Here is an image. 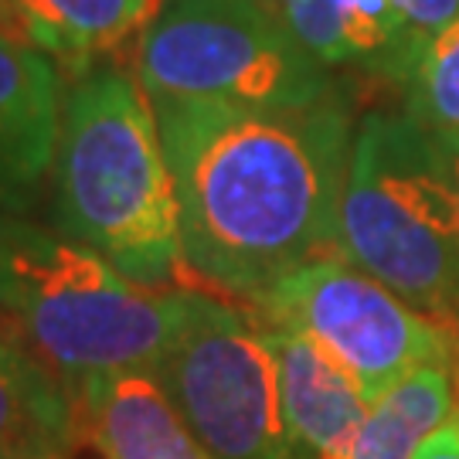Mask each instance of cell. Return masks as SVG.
Returning <instances> with one entry per match:
<instances>
[{"label":"cell","instance_id":"cell-7","mask_svg":"<svg viewBox=\"0 0 459 459\" xmlns=\"http://www.w3.org/2000/svg\"><path fill=\"white\" fill-rule=\"evenodd\" d=\"M248 310L263 327L296 330L324 347L358 377L368 402L381 398L398 377L426 364L456 368L459 381L456 333L411 310L385 282L341 255L293 269L255 303H248Z\"/></svg>","mask_w":459,"mask_h":459},{"label":"cell","instance_id":"cell-14","mask_svg":"<svg viewBox=\"0 0 459 459\" xmlns=\"http://www.w3.org/2000/svg\"><path fill=\"white\" fill-rule=\"evenodd\" d=\"M34 48L89 58L143 34L160 0H11Z\"/></svg>","mask_w":459,"mask_h":459},{"label":"cell","instance_id":"cell-1","mask_svg":"<svg viewBox=\"0 0 459 459\" xmlns=\"http://www.w3.org/2000/svg\"><path fill=\"white\" fill-rule=\"evenodd\" d=\"M164 143L187 273L255 303L293 269L341 255L351 119L330 96L303 109L150 99Z\"/></svg>","mask_w":459,"mask_h":459},{"label":"cell","instance_id":"cell-18","mask_svg":"<svg viewBox=\"0 0 459 459\" xmlns=\"http://www.w3.org/2000/svg\"><path fill=\"white\" fill-rule=\"evenodd\" d=\"M0 38H14V41H28L24 28H21V17H17L14 4L11 0H0Z\"/></svg>","mask_w":459,"mask_h":459},{"label":"cell","instance_id":"cell-16","mask_svg":"<svg viewBox=\"0 0 459 459\" xmlns=\"http://www.w3.org/2000/svg\"><path fill=\"white\" fill-rule=\"evenodd\" d=\"M415 38L443 31L459 21V0H388Z\"/></svg>","mask_w":459,"mask_h":459},{"label":"cell","instance_id":"cell-6","mask_svg":"<svg viewBox=\"0 0 459 459\" xmlns=\"http://www.w3.org/2000/svg\"><path fill=\"white\" fill-rule=\"evenodd\" d=\"M235 303L195 286L150 375L214 459H293L276 351L259 316Z\"/></svg>","mask_w":459,"mask_h":459},{"label":"cell","instance_id":"cell-4","mask_svg":"<svg viewBox=\"0 0 459 459\" xmlns=\"http://www.w3.org/2000/svg\"><path fill=\"white\" fill-rule=\"evenodd\" d=\"M341 259L459 337L453 147L409 113H368L341 195Z\"/></svg>","mask_w":459,"mask_h":459},{"label":"cell","instance_id":"cell-10","mask_svg":"<svg viewBox=\"0 0 459 459\" xmlns=\"http://www.w3.org/2000/svg\"><path fill=\"white\" fill-rule=\"evenodd\" d=\"M279 364L282 422L293 459H337L371 409L358 377L296 330L265 327Z\"/></svg>","mask_w":459,"mask_h":459},{"label":"cell","instance_id":"cell-20","mask_svg":"<svg viewBox=\"0 0 459 459\" xmlns=\"http://www.w3.org/2000/svg\"><path fill=\"white\" fill-rule=\"evenodd\" d=\"M55 459H65V456H55Z\"/></svg>","mask_w":459,"mask_h":459},{"label":"cell","instance_id":"cell-3","mask_svg":"<svg viewBox=\"0 0 459 459\" xmlns=\"http://www.w3.org/2000/svg\"><path fill=\"white\" fill-rule=\"evenodd\" d=\"M191 290H147L68 235L0 221V333L68 398L89 377L150 371L178 337Z\"/></svg>","mask_w":459,"mask_h":459},{"label":"cell","instance_id":"cell-15","mask_svg":"<svg viewBox=\"0 0 459 459\" xmlns=\"http://www.w3.org/2000/svg\"><path fill=\"white\" fill-rule=\"evenodd\" d=\"M398 82L409 96L405 113L446 143H459V21L411 45Z\"/></svg>","mask_w":459,"mask_h":459},{"label":"cell","instance_id":"cell-2","mask_svg":"<svg viewBox=\"0 0 459 459\" xmlns=\"http://www.w3.org/2000/svg\"><path fill=\"white\" fill-rule=\"evenodd\" d=\"M51 170L72 242L147 290H170L187 273L153 102L126 72L92 65L68 85Z\"/></svg>","mask_w":459,"mask_h":459},{"label":"cell","instance_id":"cell-5","mask_svg":"<svg viewBox=\"0 0 459 459\" xmlns=\"http://www.w3.org/2000/svg\"><path fill=\"white\" fill-rule=\"evenodd\" d=\"M136 72L150 99L303 109L333 96L327 68L273 0H160L140 34Z\"/></svg>","mask_w":459,"mask_h":459},{"label":"cell","instance_id":"cell-8","mask_svg":"<svg viewBox=\"0 0 459 459\" xmlns=\"http://www.w3.org/2000/svg\"><path fill=\"white\" fill-rule=\"evenodd\" d=\"M62 75L48 51L0 38V221L38 195L62 133Z\"/></svg>","mask_w":459,"mask_h":459},{"label":"cell","instance_id":"cell-11","mask_svg":"<svg viewBox=\"0 0 459 459\" xmlns=\"http://www.w3.org/2000/svg\"><path fill=\"white\" fill-rule=\"evenodd\" d=\"M273 7L324 68L364 65L402 79L419 41L388 0H273Z\"/></svg>","mask_w":459,"mask_h":459},{"label":"cell","instance_id":"cell-9","mask_svg":"<svg viewBox=\"0 0 459 459\" xmlns=\"http://www.w3.org/2000/svg\"><path fill=\"white\" fill-rule=\"evenodd\" d=\"M75 436L102 459H214L150 371L89 377L72 394Z\"/></svg>","mask_w":459,"mask_h":459},{"label":"cell","instance_id":"cell-19","mask_svg":"<svg viewBox=\"0 0 459 459\" xmlns=\"http://www.w3.org/2000/svg\"><path fill=\"white\" fill-rule=\"evenodd\" d=\"M453 147V160H456V178H459V143H449Z\"/></svg>","mask_w":459,"mask_h":459},{"label":"cell","instance_id":"cell-13","mask_svg":"<svg viewBox=\"0 0 459 459\" xmlns=\"http://www.w3.org/2000/svg\"><path fill=\"white\" fill-rule=\"evenodd\" d=\"M75 436L68 392L0 333V459L65 456Z\"/></svg>","mask_w":459,"mask_h":459},{"label":"cell","instance_id":"cell-12","mask_svg":"<svg viewBox=\"0 0 459 459\" xmlns=\"http://www.w3.org/2000/svg\"><path fill=\"white\" fill-rule=\"evenodd\" d=\"M456 415V368L449 364L415 368L371 402L364 422L337 459H415L429 436H436Z\"/></svg>","mask_w":459,"mask_h":459},{"label":"cell","instance_id":"cell-17","mask_svg":"<svg viewBox=\"0 0 459 459\" xmlns=\"http://www.w3.org/2000/svg\"><path fill=\"white\" fill-rule=\"evenodd\" d=\"M415 459H459V415L446 422L436 436H429Z\"/></svg>","mask_w":459,"mask_h":459}]
</instances>
